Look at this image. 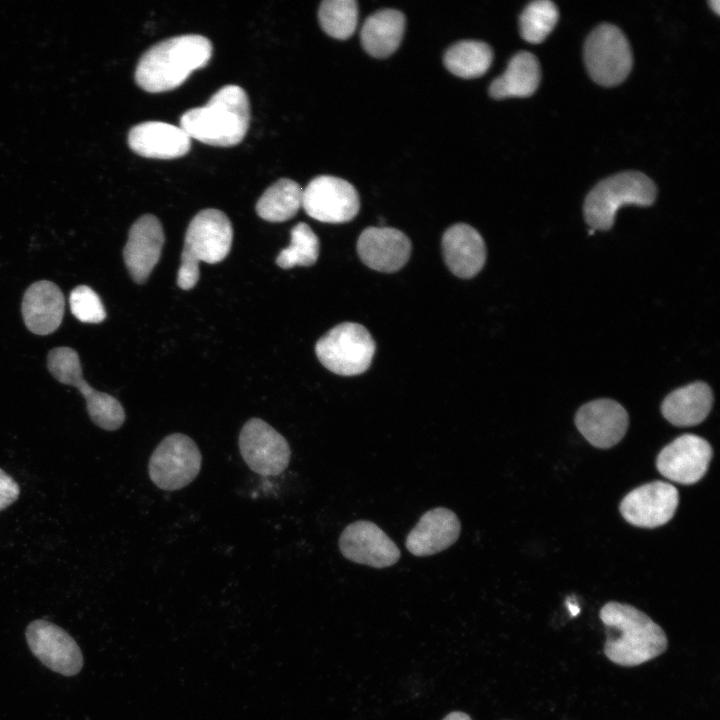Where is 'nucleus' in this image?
<instances>
[{
	"label": "nucleus",
	"mask_w": 720,
	"mask_h": 720,
	"mask_svg": "<svg viewBox=\"0 0 720 720\" xmlns=\"http://www.w3.org/2000/svg\"><path fill=\"white\" fill-rule=\"evenodd\" d=\"M599 615L607 634L604 653L613 663L637 666L666 651L668 641L663 629L637 608L611 601Z\"/></svg>",
	"instance_id": "obj_1"
},
{
	"label": "nucleus",
	"mask_w": 720,
	"mask_h": 720,
	"mask_svg": "<svg viewBox=\"0 0 720 720\" xmlns=\"http://www.w3.org/2000/svg\"><path fill=\"white\" fill-rule=\"evenodd\" d=\"M212 50L211 41L198 34L165 39L141 56L135 70V81L150 93L175 89L194 70L208 64Z\"/></svg>",
	"instance_id": "obj_2"
},
{
	"label": "nucleus",
	"mask_w": 720,
	"mask_h": 720,
	"mask_svg": "<svg viewBox=\"0 0 720 720\" xmlns=\"http://www.w3.org/2000/svg\"><path fill=\"white\" fill-rule=\"evenodd\" d=\"M250 120L246 92L237 85H226L215 92L206 105L184 112L180 127L202 143L230 147L245 137Z\"/></svg>",
	"instance_id": "obj_3"
},
{
	"label": "nucleus",
	"mask_w": 720,
	"mask_h": 720,
	"mask_svg": "<svg viewBox=\"0 0 720 720\" xmlns=\"http://www.w3.org/2000/svg\"><path fill=\"white\" fill-rule=\"evenodd\" d=\"M232 239V225L225 213L213 208L198 212L185 233L178 286L184 290L193 288L199 280V263L215 264L224 260L231 250Z\"/></svg>",
	"instance_id": "obj_4"
},
{
	"label": "nucleus",
	"mask_w": 720,
	"mask_h": 720,
	"mask_svg": "<svg viewBox=\"0 0 720 720\" xmlns=\"http://www.w3.org/2000/svg\"><path fill=\"white\" fill-rule=\"evenodd\" d=\"M656 195L655 184L645 174L637 171L615 174L599 182L587 195L583 208L586 222L593 230H608L621 206H649Z\"/></svg>",
	"instance_id": "obj_5"
},
{
	"label": "nucleus",
	"mask_w": 720,
	"mask_h": 720,
	"mask_svg": "<svg viewBox=\"0 0 720 720\" xmlns=\"http://www.w3.org/2000/svg\"><path fill=\"white\" fill-rule=\"evenodd\" d=\"M315 353L329 371L354 376L369 368L375 353V342L364 326L345 322L333 327L317 341Z\"/></svg>",
	"instance_id": "obj_6"
},
{
	"label": "nucleus",
	"mask_w": 720,
	"mask_h": 720,
	"mask_svg": "<svg viewBox=\"0 0 720 720\" xmlns=\"http://www.w3.org/2000/svg\"><path fill=\"white\" fill-rule=\"evenodd\" d=\"M47 366L57 381L79 390L94 424L107 431L117 430L123 425L126 415L121 403L110 394L93 389L83 379L80 358L74 349L53 348L48 353Z\"/></svg>",
	"instance_id": "obj_7"
},
{
	"label": "nucleus",
	"mask_w": 720,
	"mask_h": 720,
	"mask_svg": "<svg viewBox=\"0 0 720 720\" xmlns=\"http://www.w3.org/2000/svg\"><path fill=\"white\" fill-rule=\"evenodd\" d=\"M201 463L202 455L195 441L183 433H172L152 452L148 473L158 488L174 491L186 487L198 476Z\"/></svg>",
	"instance_id": "obj_8"
},
{
	"label": "nucleus",
	"mask_w": 720,
	"mask_h": 720,
	"mask_svg": "<svg viewBox=\"0 0 720 720\" xmlns=\"http://www.w3.org/2000/svg\"><path fill=\"white\" fill-rule=\"evenodd\" d=\"M584 60L591 78L602 86H614L629 75L633 58L629 42L612 24L596 27L587 37Z\"/></svg>",
	"instance_id": "obj_9"
},
{
	"label": "nucleus",
	"mask_w": 720,
	"mask_h": 720,
	"mask_svg": "<svg viewBox=\"0 0 720 720\" xmlns=\"http://www.w3.org/2000/svg\"><path fill=\"white\" fill-rule=\"evenodd\" d=\"M238 445L247 466L260 475H279L289 465L291 450L287 440L260 418H251L243 425Z\"/></svg>",
	"instance_id": "obj_10"
},
{
	"label": "nucleus",
	"mask_w": 720,
	"mask_h": 720,
	"mask_svg": "<svg viewBox=\"0 0 720 720\" xmlns=\"http://www.w3.org/2000/svg\"><path fill=\"white\" fill-rule=\"evenodd\" d=\"M302 207L313 219L325 223L351 221L359 212L360 200L348 181L330 175L312 179L303 190Z\"/></svg>",
	"instance_id": "obj_11"
},
{
	"label": "nucleus",
	"mask_w": 720,
	"mask_h": 720,
	"mask_svg": "<svg viewBox=\"0 0 720 720\" xmlns=\"http://www.w3.org/2000/svg\"><path fill=\"white\" fill-rule=\"evenodd\" d=\"M31 652L50 670L74 676L83 667L76 641L61 627L42 619L32 621L25 632Z\"/></svg>",
	"instance_id": "obj_12"
},
{
	"label": "nucleus",
	"mask_w": 720,
	"mask_h": 720,
	"mask_svg": "<svg viewBox=\"0 0 720 720\" xmlns=\"http://www.w3.org/2000/svg\"><path fill=\"white\" fill-rule=\"evenodd\" d=\"M339 548L348 560L379 569L394 565L401 556L390 537L367 520L346 526L339 537Z\"/></svg>",
	"instance_id": "obj_13"
},
{
	"label": "nucleus",
	"mask_w": 720,
	"mask_h": 720,
	"mask_svg": "<svg viewBox=\"0 0 720 720\" xmlns=\"http://www.w3.org/2000/svg\"><path fill=\"white\" fill-rule=\"evenodd\" d=\"M679 503L677 489L662 481H653L635 488L620 504L623 518L638 527L655 528L674 516Z\"/></svg>",
	"instance_id": "obj_14"
},
{
	"label": "nucleus",
	"mask_w": 720,
	"mask_h": 720,
	"mask_svg": "<svg viewBox=\"0 0 720 720\" xmlns=\"http://www.w3.org/2000/svg\"><path fill=\"white\" fill-rule=\"evenodd\" d=\"M712 454V448L705 439L684 434L660 451L656 466L669 480L684 485L694 484L705 475Z\"/></svg>",
	"instance_id": "obj_15"
},
{
	"label": "nucleus",
	"mask_w": 720,
	"mask_h": 720,
	"mask_svg": "<svg viewBox=\"0 0 720 720\" xmlns=\"http://www.w3.org/2000/svg\"><path fill=\"white\" fill-rule=\"evenodd\" d=\"M575 424L590 444L597 448H610L624 437L629 417L618 402L597 399L578 409Z\"/></svg>",
	"instance_id": "obj_16"
},
{
	"label": "nucleus",
	"mask_w": 720,
	"mask_h": 720,
	"mask_svg": "<svg viewBox=\"0 0 720 720\" xmlns=\"http://www.w3.org/2000/svg\"><path fill=\"white\" fill-rule=\"evenodd\" d=\"M163 244L164 232L157 217L145 214L133 223L123 249V258L135 283L147 281L160 259Z\"/></svg>",
	"instance_id": "obj_17"
},
{
	"label": "nucleus",
	"mask_w": 720,
	"mask_h": 720,
	"mask_svg": "<svg viewBox=\"0 0 720 720\" xmlns=\"http://www.w3.org/2000/svg\"><path fill=\"white\" fill-rule=\"evenodd\" d=\"M361 261L380 272H395L409 260L411 241L400 230L390 227H368L357 241Z\"/></svg>",
	"instance_id": "obj_18"
},
{
	"label": "nucleus",
	"mask_w": 720,
	"mask_h": 720,
	"mask_svg": "<svg viewBox=\"0 0 720 720\" xmlns=\"http://www.w3.org/2000/svg\"><path fill=\"white\" fill-rule=\"evenodd\" d=\"M461 523L450 509L436 507L425 512L405 541L407 550L418 557L437 554L459 538Z\"/></svg>",
	"instance_id": "obj_19"
},
{
	"label": "nucleus",
	"mask_w": 720,
	"mask_h": 720,
	"mask_svg": "<svg viewBox=\"0 0 720 720\" xmlns=\"http://www.w3.org/2000/svg\"><path fill=\"white\" fill-rule=\"evenodd\" d=\"M128 144L140 156L173 159L188 153L191 138L180 126L161 121H147L130 129Z\"/></svg>",
	"instance_id": "obj_20"
},
{
	"label": "nucleus",
	"mask_w": 720,
	"mask_h": 720,
	"mask_svg": "<svg viewBox=\"0 0 720 720\" xmlns=\"http://www.w3.org/2000/svg\"><path fill=\"white\" fill-rule=\"evenodd\" d=\"M442 252L450 271L460 278H471L480 272L486 260L482 236L472 226L457 223L442 237Z\"/></svg>",
	"instance_id": "obj_21"
},
{
	"label": "nucleus",
	"mask_w": 720,
	"mask_h": 720,
	"mask_svg": "<svg viewBox=\"0 0 720 720\" xmlns=\"http://www.w3.org/2000/svg\"><path fill=\"white\" fill-rule=\"evenodd\" d=\"M65 299L60 288L48 280L31 284L22 300V316L26 327L34 334L48 335L60 326L64 316Z\"/></svg>",
	"instance_id": "obj_22"
},
{
	"label": "nucleus",
	"mask_w": 720,
	"mask_h": 720,
	"mask_svg": "<svg viewBox=\"0 0 720 720\" xmlns=\"http://www.w3.org/2000/svg\"><path fill=\"white\" fill-rule=\"evenodd\" d=\"M712 404L711 388L704 382H694L668 394L661 404V412L671 424L688 427L704 421Z\"/></svg>",
	"instance_id": "obj_23"
},
{
	"label": "nucleus",
	"mask_w": 720,
	"mask_h": 720,
	"mask_svg": "<svg viewBox=\"0 0 720 720\" xmlns=\"http://www.w3.org/2000/svg\"><path fill=\"white\" fill-rule=\"evenodd\" d=\"M405 30V16L395 9L372 13L363 23L360 37L365 51L376 58H386L399 47Z\"/></svg>",
	"instance_id": "obj_24"
},
{
	"label": "nucleus",
	"mask_w": 720,
	"mask_h": 720,
	"mask_svg": "<svg viewBox=\"0 0 720 720\" xmlns=\"http://www.w3.org/2000/svg\"><path fill=\"white\" fill-rule=\"evenodd\" d=\"M540 78L537 58L530 52L521 51L510 59L504 73L493 80L489 93L495 99L528 97L537 90Z\"/></svg>",
	"instance_id": "obj_25"
},
{
	"label": "nucleus",
	"mask_w": 720,
	"mask_h": 720,
	"mask_svg": "<svg viewBox=\"0 0 720 720\" xmlns=\"http://www.w3.org/2000/svg\"><path fill=\"white\" fill-rule=\"evenodd\" d=\"M303 189L288 178H281L269 186L256 204L260 218L268 222H284L293 218L302 207Z\"/></svg>",
	"instance_id": "obj_26"
},
{
	"label": "nucleus",
	"mask_w": 720,
	"mask_h": 720,
	"mask_svg": "<svg viewBox=\"0 0 720 720\" xmlns=\"http://www.w3.org/2000/svg\"><path fill=\"white\" fill-rule=\"evenodd\" d=\"M493 51L481 41L462 40L450 46L444 54V65L461 78H477L491 66Z\"/></svg>",
	"instance_id": "obj_27"
},
{
	"label": "nucleus",
	"mask_w": 720,
	"mask_h": 720,
	"mask_svg": "<svg viewBox=\"0 0 720 720\" xmlns=\"http://www.w3.org/2000/svg\"><path fill=\"white\" fill-rule=\"evenodd\" d=\"M290 235V245L278 254L276 264L283 269L315 264L320 244L313 230L306 223L300 222L291 229Z\"/></svg>",
	"instance_id": "obj_28"
},
{
	"label": "nucleus",
	"mask_w": 720,
	"mask_h": 720,
	"mask_svg": "<svg viewBox=\"0 0 720 720\" xmlns=\"http://www.w3.org/2000/svg\"><path fill=\"white\" fill-rule=\"evenodd\" d=\"M321 28L336 39H347L358 22V5L354 0H325L318 10Z\"/></svg>",
	"instance_id": "obj_29"
},
{
	"label": "nucleus",
	"mask_w": 720,
	"mask_h": 720,
	"mask_svg": "<svg viewBox=\"0 0 720 720\" xmlns=\"http://www.w3.org/2000/svg\"><path fill=\"white\" fill-rule=\"evenodd\" d=\"M558 17L556 5L549 0L529 3L519 19L522 38L533 44L542 42L555 27Z\"/></svg>",
	"instance_id": "obj_30"
},
{
	"label": "nucleus",
	"mask_w": 720,
	"mask_h": 720,
	"mask_svg": "<svg viewBox=\"0 0 720 720\" xmlns=\"http://www.w3.org/2000/svg\"><path fill=\"white\" fill-rule=\"evenodd\" d=\"M72 314L84 323H100L106 318V311L98 294L89 286L75 287L69 296Z\"/></svg>",
	"instance_id": "obj_31"
},
{
	"label": "nucleus",
	"mask_w": 720,
	"mask_h": 720,
	"mask_svg": "<svg viewBox=\"0 0 720 720\" xmlns=\"http://www.w3.org/2000/svg\"><path fill=\"white\" fill-rule=\"evenodd\" d=\"M20 488L17 482L0 468V511L18 499Z\"/></svg>",
	"instance_id": "obj_32"
},
{
	"label": "nucleus",
	"mask_w": 720,
	"mask_h": 720,
	"mask_svg": "<svg viewBox=\"0 0 720 720\" xmlns=\"http://www.w3.org/2000/svg\"><path fill=\"white\" fill-rule=\"evenodd\" d=\"M443 720H471V718L466 713L456 711L448 714Z\"/></svg>",
	"instance_id": "obj_33"
},
{
	"label": "nucleus",
	"mask_w": 720,
	"mask_h": 720,
	"mask_svg": "<svg viewBox=\"0 0 720 720\" xmlns=\"http://www.w3.org/2000/svg\"><path fill=\"white\" fill-rule=\"evenodd\" d=\"M708 3H709V5H710L711 9H712L716 14L719 15V13H720V1H719V0H710Z\"/></svg>",
	"instance_id": "obj_34"
}]
</instances>
